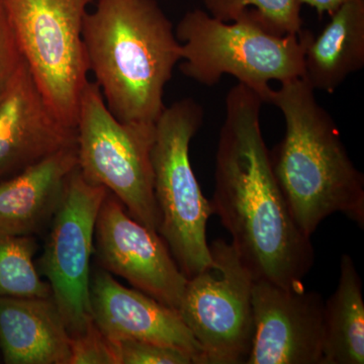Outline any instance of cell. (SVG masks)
<instances>
[{
    "label": "cell",
    "instance_id": "9c48e42d",
    "mask_svg": "<svg viewBox=\"0 0 364 364\" xmlns=\"http://www.w3.org/2000/svg\"><path fill=\"white\" fill-rule=\"evenodd\" d=\"M109 191L86 181L77 168L67 182L39 260L52 298L71 337L93 322L90 309V260L98 213Z\"/></svg>",
    "mask_w": 364,
    "mask_h": 364
},
{
    "label": "cell",
    "instance_id": "5bb4252c",
    "mask_svg": "<svg viewBox=\"0 0 364 364\" xmlns=\"http://www.w3.org/2000/svg\"><path fill=\"white\" fill-rule=\"evenodd\" d=\"M77 166V149L67 148L0 181V231L37 233L54 217Z\"/></svg>",
    "mask_w": 364,
    "mask_h": 364
},
{
    "label": "cell",
    "instance_id": "7a4b0ae2",
    "mask_svg": "<svg viewBox=\"0 0 364 364\" xmlns=\"http://www.w3.org/2000/svg\"><path fill=\"white\" fill-rule=\"evenodd\" d=\"M265 102L282 112L286 132L270 152L273 173L294 223L311 238L326 218L340 213L364 226V178L334 119L303 78L269 90Z\"/></svg>",
    "mask_w": 364,
    "mask_h": 364
},
{
    "label": "cell",
    "instance_id": "52a82bcc",
    "mask_svg": "<svg viewBox=\"0 0 364 364\" xmlns=\"http://www.w3.org/2000/svg\"><path fill=\"white\" fill-rule=\"evenodd\" d=\"M95 0H6L23 59L57 116L76 128L88 80L83 23Z\"/></svg>",
    "mask_w": 364,
    "mask_h": 364
},
{
    "label": "cell",
    "instance_id": "9a60e30c",
    "mask_svg": "<svg viewBox=\"0 0 364 364\" xmlns=\"http://www.w3.org/2000/svg\"><path fill=\"white\" fill-rule=\"evenodd\" d=\"M70 340L52 296H0V351L4 363L68 364Z\"/></svg>",
    "mask_w": 364,
    "mask_h": 364
},
{
    "label": "cell",
    "instance_id": "5b68a950",
    "mask_svg": "<svg viewBox=\"0 0 364 364\" xmlns=\"http://www.w3.org/2000/svg\"><path fill=\"white\" fill-rule=\"evenodd\" d=\"M203 121V107L193 98L174 102L157 119L151 148L157 232L188 279L210 263L207 225L212 208L189 157Z\"/></svg>",
    "mask_w": 364,
    "mask_h": 364
},
{
    "label": "cell",
    "instance_id": "ba28073f",
    "mask_svg": "<svg viewBox=\"0 0 364 364\" xmlns=\"http://www.w3.org/2000/svg\"><path fill=\"white\" fill-rule=\"evenodd\" d=\"M210 252V264L188 279L177 311L202 348L203 364L246 363L254 277L229 242L213 241Z\"/></svg>",
    "mask_w": 364,
    "mask_h": 364
},
{
    "label": "cell",
    "instance_id": "44dd1931",
    "mask_svg": "<svg viewBox=\"0 0 364 364\" xmlns=\"http://www.w3.org/2000/svg\"><path fill=\"white\" fill-rule=\"evenodd\" d=\"M68 364H117L111 341L95 323L81 334L71 337Z\"/></svg>",
    "mask_w": 364,
    "mask_h": 364
},
{
    "label": "cell",
    "instance_id": "ac0fdd59",
    "mask_svg": "<svg viewBox=\"0 0 364 364\" xmlns=\"http://www.w3.org/2000/svg\"><path fill=\"white\" fill-rule=\"evenodd\" d=\"M38 243L33 236L0 231V296L49 298V284L36 267Z\"/></svg>",
    "mask_w": 364,
    "mask_h": 364
},
{
    "label": "cell",
    "instance_id": "7c38bea8",
    "mask_svg": "<svg viewBox=\"0 0 364 364\" xmlns=\"http://www.w3.org/2000/svg\"><path fill=\"white\" fill-rule=\"evenodd\" d=\"M76 147V128L53 111L26 61L0 95V181Z\"/></svg>",
    "mask_w": 364,
    "mask_h": 364
},
{
    "label": "cell",
    "instance_id": "30bf717a",
    "mask_svg": "<svg viewBox=\"0 0 364 364\" xmlns=\"http://www.w3.org/2000/svg\"><path fill=\"white\" fill-rule=\"evenodd\" d=\"M95 255L100 268L177 310L188 277L157 232L136 221L111 193L98 213Z\"/></svg>",
    "mask_w": 364,
    "mask_h": 364
},
{
    "label": "cell",
    "instance_id": "6da1fadb",
    "mask_svg": "<svg viewBox=\"0 0 364 364\" xmlns=\"http://www.w3.org/2000/svg\"><path fill=\"white\" fill-rule=\"evenodd\" d=\"M263 102L242 83L228 92L210 208L254 279L294 287L303 284L315 252L311 238L294 223L273 173L260 126Z\"/></svg>",
    "mask_w": 364,
    "mask_h": 364
},
{
    "label": "cell",
    "instance_id": "d6986e66",
    "mask_svg": "<svg viewBox=\"0 0 364 364\" xmlns=\"http://www.w3.org/2000/svg\"><path fill=\"white\" fill-rule=\"evenodd\" d=\"M203 4L208 14L223 21L237 20L253 11L273 33L298 35L303 31L299 0H203Z\"/></svg>",
    "mask_w": 364,
    "mask_h": 364
},
{
    "label": "cell",
    "instance_id": "ffe728a7",
    "mask_svg": "<svg viewBox=\"0 0 364 364\" xmlns=\"http://www.w3.org/2000/svg\"><path fill=\"white\" fill-rule=\"evenodd\" d=\"M109 341L117 364H196L188 351L169 345L133 339Z\"/></svg>",
    "mask_w": 364,
    "mask_h": 364
},
{
    "label": "cell",
    "instance_id": "2e32d148",
    "mask_svg": "<svg viewBox=\"0 0 364 364\" xmlns=\"http://www.w3.org/2000/svg\"><path fill=\"white\" fill-rule=\"evenodd\" d=\"M364 66V0H349L309 38L301 78L314 90L333 93Z\"/></svg>",
    "mask_w": 364,
    "mask_h": 364
},
{
    "label": "cell",
    "instance_id": "e0dca14e",
    "mask_svg": "<svg viewBox=\"0 0 364 364\" xmlns=\"http://www.w3.org/2000/svg\"><path fill=\"white\" fill-rule=\"evenodd\" d=\"M323 364L364 363L363 282L354 261L343 254L336 291L324 305Z\"/></svg>",
    "mask_w": 364,
    "mask_h": 364
},
{
    "label": "cell",
    "instance_id": "8fae6325",
    "mask_svg": "<svg viewBox=\"0 0 364 364\" xmlns=\"http://www.w3.org/2000/svg\"><path fill=\"white\" fill-rule=\"evenodd\" d=\"M324 301L303 284L252 286L253 336L246 364H323Z\"/></svg>",
    "mask_w": 364,
    "mask_h": 364
},
{
    "label": "cell",
    "instance_id": "277c9868",
    "mask_svg": "<svg viewBox=\"0 0 364 364\" xmlns=\"http://www.w3.org/2000/svg\"><path fill=\"white\" fill-rule=\"evenodd\" d=\"M174 31L181 44L179 69L186 77L213 86L231 75L264 102L272 81L303 76L306 43L312 35L304 30L298 35L273 33L253 11L223 21L200 9L184 14Z\"/></svg>",
    "mask_w": 364,
    "mask_h": 364
},
{
    "label": "cell",
    "instance_id": "4fadbf2b",
    "mask_svg": "<svg viewBox=\"0 0 364 364\" xmlns=\"http://www.w3.org/2000/svg\"><path fill=\"white\" fill-rule=\"evenodd\" d=\"M90 309L93 323L107 339H133L177 347L203 364L200 344L176 309L136 289H128L100 268L91 273Z\"/></svg>",
    "mask_w": 364,
    "mask_h": 364
},
{
    "label": "cell",
    "instance_id": "7402d4cb",
    "mask_svg": "<svg viewBox=\"0 0 364 364\" xmlns=\"http://www.w3.org/2000/svg\"><path fill=\"white\" fill-rule=\"evenodd\" d=\"M25 61L9 20L6 0H0V95Z\"/></svg>",
    "mask_w": 364,
    "mask_h": 364
},
{
    "label": "cell",
    "instance_id": "603a6c76",
    "mask_svg": "<svg viewBox=\"0 0 364 364\" xmlns=\"http://www.w3.org/2000/svg\"><path fill=\"white\" fill-rule=\"evenodd\" d=\"M347 1L349 0H299L301 6L312 7L320 16L325 14L331 16Z\"/></svg>",
    "mask_w": 364,
    "mask_h": 364
},
{
    "label": "cell",
    "instance_id": "8992f818",
    "mask_svg": "<svg viewBox=\"0 0 364 364\" xmlns=\"http://www.w3.org/2000/svg\"><path fill=\"white\" fill-rule=\"evenodd\" d=\"M155 124L119 121L95 82L86 81L76 121L79 171L86 181L116 196L136 221L157 232L151 163Z\"/></svg>",
    "mask_w": 364,
    "mask_h": 364
},
{
    "label": "cell",
    "instance_id": "3957f363",
    "mask_svg": "<svg viewBox=\"0 0 364 364\" xmlns=\"http://www.w3.org/2000/svg\"><path fill=\"white\" fill-rule=\"evenodd\" d=\"M88 72L105 105L126 123L155 124L181 44L156 0H97L82 30Z\"/></svg>",
    "mask_w": 364,
    "mask_h": 364
}]
</instances>
